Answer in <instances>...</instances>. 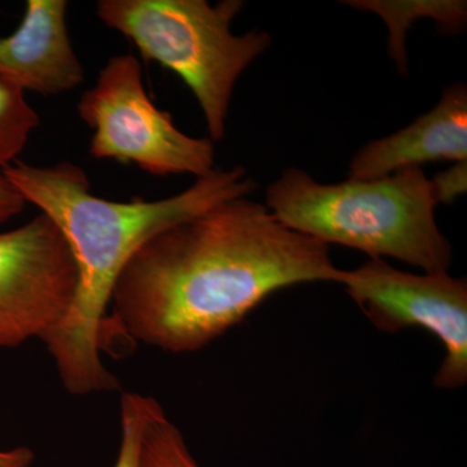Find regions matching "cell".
<instances>
[{"label":"cell","instance_id":"cell-11","mask_svg":"<svg viewBox=\"0 0 467 467\" xmlns=\"http://www.w3.org/2000/svg\"><path fill=\"white\" fill-rule=\"evenodd\" d=\"M138 467H201L187 447L182 432L164 409L142 396V432Z\"/></svg>","mask_w":467,"mask_h":467},{"label":"cell","instance_id":"cell-5","mask_svg":"<svg viewBox=\"0 0 467 467\" xmlns=\"http://www.w3.org/2000/svg\"><path fill=\"white\" fill-rule=\"evenodd\" d=\"M77 110L92 130L95 159L133 164L156 177L190 174L196 180L216 169L214 143L184 134L171 113L156 107L134 55L110 57Z\"/></svg>","mask_w":467,"mask_h":467},{"label":"cell","instance_id":"cell-4","mask_svg":"<svg viewBox=\"0 0 467 467\" xmlns=\"http://www.w3.org/2000/svg\"><path fill=\"white\" fill-rule=\"evenodd\" d=\"M242 0H100L97 16L129 39L144 60L173 70L189 86L207 122L209 140L226 135L239 77L272 45L267 32L234 34Z\"/></svg>","mask_w":467,"mask_h":467},{"label":"cell","instance_id":"cell-16","mask_svg":"<svg viewBox=\"0 0 467 467\" xmlns=\"http://www.w3.org/2000/svg\"><path fill=\"white\" fill-rule=\"evenodd\" d=\"M34 461V451L27 447L0 451V467H30Z\"/></svg>","mask_w":467,"mask_h":467},{"label":"cell","instance_id":"cell-3","mask_svg":"<svg viewBox=\"0 0 467 467\" xmlns=\"http://www.w3.org/2000/svg\"><path fill=\"white\" fill-rule=\"evenodd\" d=\"M265 205L285 226L324 244L402 261L425 273L448 272L450 241L435 220L431 180L405 168L374 180L321 183L308 171L285 169L269 184Z\"/></svg>","mask_w":467,"mask_h":467},{"label":"cell","instance_id":"cell-14","mask_svg":"<svg viewBox=\"0 0 467 467\" xmlns=\"http://www.w3.org/2000/svg\"><path fill=\"white\" fill-rule=\"evenodd\" d=\"M436 204H453L467 192V161L453 162L431 180Z\"/></svg>","mask_w":467,"mask_h":467},{"label":"cell","instance_id":"cell-10","mask_svg":"<svg viewBox=\"0 0 467 467\" xmlns=\"http://www.w3.org/2000/svg\"><path fill=\"white\" fill-rule=\"evenodd\" d=\"M352 8L377 14L389 29V54L399 72L408 70L405 38L411 24L420 18H432L441 33L456 34L466 27L467 3L461 0H349L344 2Z\"/></svg>","mask_w":467,"mask_h":467},{"label":"cell","instance_id":"cell-8","mask_svg":"<svg viewBox=\"0 0 467 467\" xmlns=\"http://www.w3.org/2000/svg\"><path fill=\"white\" fill-rule=\"evenodd\" d=\"M67 0H27L16 32L0 36V78L24 91L58 95L85 81L67 33Z\"/></svg>","mask_w":467,"mask_h":467},{"label":"cell","instance_id":"cell-7","mask_svg":"<svg viewBox=\"0 0 467 467\" xmlns=\"http://www.w3.org/2000/svg\"><path fill=\"white\" fill-rule=\"evenodd\" d=\"M77 285L75 257L50 218L0 233V348L43 342L66 319Z\"/></svg>","mask_w":467,"mask_h":467},{"label":"cell","instance_id":"cell-1","mask_svg":"<svg viewBox=\"0 0 467 467\" xmlns=\"http://www.w3.org/2000/svg\"><path fill=\"white\" fill-rule=\"evenodd\" d=\"M330 247L285 226L265 204L234 199L150 238L110 297L116 325L169 353L195 352L284 288L340 284Z\"/></svg>","mask_w":467,"mask_h":467},{"label":"cell","instance_id":"cell-12","mask_svg":"<svg viewBox=\"0 0 467 467\" xmlns=\"http://www.w3.org/2000/svg\"><path fill=\"white\" fill-rule=\"evenodd\" d=\"M41 117L26 100V91L0 78V171L17 161Z\"/></svg>","mask_w":467,"mask_h":467},{"label":"cell","instance_id":"cell-13","mask_svg":"<svg viewBox=\"0 0 467 467\" xmlns=\"http://www.w3.org/2000/svg\"><path fill=\"white\" fill-rule=\"evenodd\" d=\"M142 396L137 392H125L121 396V441L113 467H138L142 432Z\"/></svg>","mask_w":467,"mask_h":467},{"label":"cell","instance_id":"cell-9","mask_svg":"<svg viewBox=\"0 0 467 467\" xmlns=\"http://www.w3.org/2000/svg\"><path fill=\"white\" fill-rule=\"evenodd\" d=\"M441 160L467 161V86L462 82L445 88L434 109L407 128L365 144L348 173L355 180H374Z\"/></svg>","mask_w":467,"mask_h":467},{"label":"cell","instance_id":"cell-6","mask_svg":"<svg viewBox=\"0 0 467 467\" xmlns=\"http://www.w3.org/2000/svg\"><path fill=\"white\" fill-rule=\"evenodd\" d=\"M378 330L409 327L434 334L445 349L435 386L456 389L467 380V282L448 272L413 275L370 259L343 270L340 284Z\"/></svg>","mask_w":467,"mask_h":467},{"label":"cell","instance_id":"cell-15","mask_svg":"<svg viewBox=\"0 0 467 467\" xmlns=\"http://www.w3.org/2000/svg\"><path fill=\"white\" fill-rule=\"evenodd\" d=\"M27 202L0 171V225L18 216Z\"/></svg>","mask_w":467,"mask_h":467},{"label":"cell","instance_id":"cell-2","mask_svg":"<svg viewBox=\"0 0 467 467\" xmlns=\"http://www.w3.org/2000/svg\"><path fill=\"white\" fill-rule=\"evenodd\" d=\"M2 173L57 226L75 257L78 285L72 308L43 340L73 395L119 389L101 361V342L110 297L135 252L162 230L257 189L247 169L234 167L214 169L171 198L112 202L95 196L88 174L73 162L36 167L17 160Z\"/></svg>","mask_w":467,"mask_h":467}]
</instances>
